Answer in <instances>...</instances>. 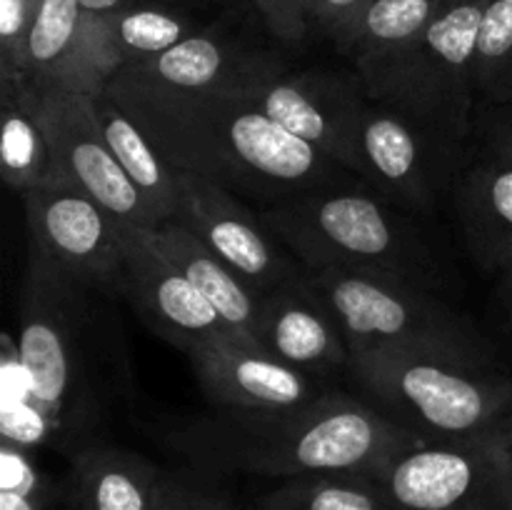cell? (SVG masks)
Segmentation results:
<instances>
[{
    "instance_id": "obj_28",
    "label": "cell",
    "mask_w": 512,
    "mask_h": 510,
    "mask_svg": "<svg viewBox=\"0 0 512 510\" xmlns=\"http://www.w3.org/2000/svg\"><path fill=\"white\" fill-rule=\"evenodd\" d=\"M58 488L38 470L28 448L5 438L0 445V510H53Z\"/></svg>"
},
{
    "instance_id": "obj_16",
    "label": "cell",
    "mask_w": 512,
    "mask_h": 510,
    "mask_svg": "<svg viewBox=\"0 0 512 510\" xmlns=\"http://www.w3.org/2000/svg\"><path fill=\"white\" fill-rule=\"evenodd\" d=\"M258 345L303 373H330L350 365V345L338 315L310 285L295 275L260 300Z\"/></svg>"
},
{
    "instance_id": "obj_24",
    "label": "cell",
    "mask_w": 512,
    "mask_h": 510,
    "mask_svg": "<svg viewBox=\"0 0 512 510\" xmlns=\"http://www.w3.org/2000/svg\"><path fill=\"white\" fill-rule=\"evenodd\" d=\"M95 113H98L100 130H103L110 150L118 158L130 183L135 185V190L143 195L155 223L163 225L173 220L175 210H178L173 165L165 160L150 135L105 90L95 95Z\"/></svg>"
},
{
    "instance_id": "obj_10",
    "label": "cell",
    "mask_w": 512,
    "mask_h": 510,
    "mask_svg": "<svg viewBox=\"0 0 512 510\" xmlns=\"http://www.w3.org/2000/svg\"><path fill=\"white\" fill-rule=\"evenodd\" d=\"M225 88L235 90L275 123L308 140L353 173L355 130L365 105L360 78L285 73L273 63L250 58L243 73L235 75Z\"/></svg>"
},
{
    "instance_id": "obj_5",
    "label": "cell",
    "mask_w": 512,
    "mask_h": 510,
    "mask_svg": "<svg viewBox=\"0 0 512 510\" xmlns=\"http://www.w3.org/2000/svg\"><path fill=\"white\" fill-rule=\"evenodd\" d=\"M275 238L305 268L378 270L433 288V253L405 210L383 195L323 190L260 210Z\"/></svg>"
},
{
    "instance_id": "obj_23",
    "label": "cell",
    "mask_w": 512,
    "mask_h": 510,
    "mask_svg": "<svg viewBox=\"0 0 512 510\" xmlns=\"http://www.w3.org/2000/svg\"><path fill=\"white\" fill-rule=\"evenodd\" d=\"M0 168L15 193L25 195L58 180L53 148L40 115L38 90L25 78H0Z\"/></svg>"
},
{
    "instance_id": "obj_27",
    "label": "cell",
    "mask_w": 512,
    "mask_h": 510,
    "mask_svg": "<svg viewBox=\"0 0 512 510\" xmlns=\"http://www.w3.org/2000/svg\"><path fill=\"white\" fill-rule=\"evenodd\" d=\"M478 103L512 95V0H490L475 45Z\"/></svg>"
},
{
    "instance_id": "obj_34",
    "label": "cell",
    "mask_w": 512,
    "mask_h": 510,
    "mask_svg": "<svg viewBox=\"0 0 512 510\" xmlns=\"http://www.w3.org/2000/svg\"><path fill=\"white\" fill-rule=\"evenodd\" d=\"M500 293H503V303L512 318V263L500 273Z\"/></svg>"
},
{
    "instance_id": "obj_18",
    "label": "cell",
    "mask_w": 512,
    "mask_h": 510,
    "mask_svg": "<svg viewBox=\"0 0 512 510\" xmlns=\"http://www.w3.org/2000/svg\"><path fill=\"white\" fill-rule=\"evenodd\" d=\"M165 473L150 460L115 448L88 443L70 455V510H160Z\"/></svg>"
},
{
    "instance_id": "obj_8",
    "label": "cell",
    "mask_w": 512,
    "mask_h": 510,
    "mask_svg": "<svg viewBox=\"0 0 512 510\" xmlns=\"http://www.w3.org/2000/svg\"><path fill=\"white\" fill-rule=\"evenodd\" d=\"M488 3L448 5L368 98L395 105L468 143L473 133L475 45Z\"/></svg>"
},
{
    "instance_id": "obj_3",
    "label": "cell",
    "mask_w": 512,
    "mask_h": 510,
    "mask_svg": "<svg viewBox=\"0 0 512 510\" xmlns=\"http://www.w3.org/2000/svg\"><path fill=\"white\" fill-rule=\"evenodd\" d=\"M85 285L30 245L18 310V363L45 443L78 453L98 420L85 340Z\"/></svg>"
},
{
    "instance_id": "obj_4",
    "label": "cell",
    "mask_w": 512,
    "mask_h": 510,
    "mask_svg": "<svg viewBox=\"0 0 512 510\" xmlns=\"http://www.w3.org/2000/svg\"><path fill=\"white\" fill-rule=\"evenodd\" d=\"M370 403L423 443H473L512 435V378L440 355L373 348L350 355Z\"/></svg>"
},
{
    "instance_id": "obj_6",
    "label": "cell",
    "mask_w": 512,
    "mask_h": 510,
    "mask_svg": "<svg viewBox=\"0 0 512 510\" xmlns=\"http://www.w3.org/2000/svg\"><path fill=\"white\" fill-rule=\"evenodd\" d=\"M310 285L338 315L350 355L373 348L418 350L468 368L495 370L493 348L433 288L393 273L305 268Z\"/></svg>"
},
{
    "instance_id": "obj_13",
    "label": "cell",
    "mask_w": 512,
    "mask_h": 510,
    "mask_svg": "<svg viewBox=\"0 0 512 510\" xmlns=\"http://www.w3.org/2000/svg\"><path fill=\"white\" fill-rule=\"evenodd\" d=\"M38 98L58 178L98 200L113 218L140 228H158L143 195L120 168L100 130L95 95L45 88L38 90Z\"/></svg>"
},
{
    "instance_id": "obj_15",
    "label": "cell",
    "mask_w": 512,
    "mask_h": 510,
    "mask_svg": "<svg viewBox=\"0 0 512 510\" xmlns=\"http://www.w3.org/2000/svg\"><path fill=\"white\" fill-rule=\"evenodd\" d=\"M188 358L200 388L220 408L285 410L323 395L313 388L308 373L233 335L203 340Z\"/></svg>"
},
{
    "instance_id": "obj_25",
    "label": "cell",
    "mask_w": 512,
    "mask_h": 510,
    "mask_svg": "<svg viewBox=\"0 0 512 510\" xmlns=\"http://www.w3.org/2000/svg\"><path fill=\"white\" fill-rule=\"evenodd\" d=\"M190 33L188 20L153 8H125L110 15H93L90 45L98 73L108 83L118 70L165 53Z\"/></svg>"
},
{
    "instance_id": "obj_35",
    "label": "cell",
    "mask_w": 512,
    "mask_h": 510,
    "mask_svg": "<svg viewBox=\"0 0 512 510\" xmlns=\"http://www.w3.org/2000/svg\"><path fill=\"white\" fill-rule=\"evenodd\" d=\"M468 3H490V0H443V8H448V5H468Z\"/></svg>"
},
{
    "instance_id": "obj_11",
    "label": "cell",
    "mask_w": 512,
    "mask_h": 510,
    "mask_svg": "<svg viewBox=\"0 0 512 510\" xmlns=\"http://www.w3.org/2000/svg\"><path fill=\"white\" fill-rule=\"evenodd\" d=\"M175 223L230 265L255 293L265 295L303 273L305 265L275 238L238 195L190 170H175Z\"/></svg>"
},
{
    "instance_id": "obj_20",
    "label": "cell",
    "mask_w": 512,
    "mask_h": 510,
    "mask_svg": "<svg viewBox=\"0 0 512 510\" xmlns=\"http://www.w3.org/2000/svg\"><path fill=\"white\" fill-rule=\"evenodd\" d=\"M148 233L160 253L208 298L230 335L260 348L258 320L263 295L255 293L225 260H220L213 250L205 248L190 230H185L175 220H168L158 228H148Z\"/></svg>"
},
{
    "instance_id": "obj_30",
    "label": "cell",
    "mask_w": 512,
    "mask_h": 510,
    "mask_svg": "<svg viewBox=\"0 0 512 510\" xmlns=\"http://www.w3.org/2000/svg\"><path fill=\"white\" fill-rule=\"evenodd\" d=\"M160 510H240L223 498L220 493L203 488L198 483L178 478V475L165 473L163 485V503Z\"/></svg>"
},
{
    "instance_id": "obj_31",
    "label": "cell",
    "mask_w": 512,
    "mask_h": 510,
    "mask_svg": "<svg viewBox=\"0 0 512 510\" xmlns=\"http://www.w3.org/2000/svg\"><path fill=\"white\" fill-rule=\"evenodd\" d=\"M255 5L278 38L300 40L310 30L313 0H255Z\"/></svg>"
},
{
    "instance_id": "obj_26",
    "label": "cell",
    "mask_w": 512,
    "mask_h": 510,
    "mask_svg": "<svg viewBox=\"0 0 512 510\" xmlns=\"http://www.w3.org/2000/svg\"><path fill=\"white\" fill-rule=\"evenodd\" d=\"M390 500L375 475H315L280 480L255 510H388Z\"/></svg>"
},
{
    "instance_id": "obj_29",
    "label": "cell",
    "mask_w": 512,
    "mask_h": 510,
    "mask_svg": "<svg viewBox=\"0 0 512 510\" xmlns=\"http://www.w3.org/2000/svg\"><path fill=\"white\" fill-rule=\"evenodd\" d=\"M468 158L512 168V95L478 103L468 140Z\"/></svg>"
},
{
    "instance_id": "obj_12",
    "label": "cell",
    "mask_w": 512,
    "mask_h": 510,
    "mask_svg": "<svg viewBox=\"0 0 512 510\" xmlns=\"http://www.w3.org/2000/svg\"><path fill=\"white\" fill-rule=\"evenodd\" d=\"M30 245L88 290L123 295L120 220L65 180L23 195Z\"/></svg>"
},
{
    "instance_id": "obj_17",
    "label": "cell",
    "mask_w": 512,
    "mask_h": 510,
    "mask_svg": "<svg viewBox=\"0 0 512 510\" xmlns=\"http://www.w3.org/2000/svg\"><path fill=\"white\" fill-rule=\"evenodd\" d=\"M93 15L78 0H35L20 53V75L35 90L65 88L100 95L105 90L90 45Z\"/></svg>"
},
{
    "instance_id": "obj_14",
    "label": "cell",
    "mask_w": 512,
    "mask_h": 510,
    "mask_svg": "<svg viewBox=\"0 0 512 510\" xmlns=\"http://www.w3.org/2000/svg\"><path fill=\"white\" fill-rule=\"evenodd\" d=\"M123 295L145 323L185 353L218 335H230L203 293L175 268L150 238L148 228L120 220Z\"/></svg>"
},
{
    "instance_id": "obj_7",
    "label": "cell",
    "mask_w": 512,
    "mask_h": 510,
    "mask_svg": "<svg viewBox=\"0 0 512 510\" xmlns=\"http://www.w3.org/2000/svg\"><path fill=\"white\" fill-rule=\"evenodd\" d=\"M468 143L395 105L365 95L355 130L353 173L405 213H430L453 195Z\"/></svg>"
},
{
    "instance_id": "obj_9",
    "label": "cell",
    "mask_w": 512,
    "mask_h": 510,
    "mask_svg": "<svg viewBox=\"0 0 512 510\" xmlns=\"http://www.w3.org/2000/svg\"><path fill=\"white\" fill-rule=\"evenodd\" d=\"M405 510H512V435L473 443H420L375 473Z\"/></svg>"
},
{
    "instance_id": "obj_19",
    "label": "cell",
    "mask_w": 512,
    "mask_h": 510,
    "mask_svg": "<svg viewBox=\"0 0 512 510\" xmlns=\"http://www.w3.org/2000/svg\"><path fill=\"white\" fill-rule=\"evenodd\" d=\"M455 220L470 258L500 275L512 263V168L468 160L453 190Z\"/></svg>"
},
{
    "instance_id": "obj_36",
    "label": "cell",
    "mask_w": 512,
    "mask_h": 510,
    "mask_svg": "<svg viewBox=\"0 0 512 510\" xmlns=\"http://www.w3.org/2000/svg\"><path fill=\"white\" fill-rule=\"evenodd\" d=\"M388 510H405V508H395V505H390V508Z\"/></svg>"
},
{
    "instance_id": "obj_1",
    "label": "cell",
    "mask_w": 512,
    "mask_h": 510,
    "mask_svg": "<svg viewBox=\"0 0 512 510\" xmlns=\"http://www.w3.org/2000/svg\"><path fill=\"white\" fill-rule=\"evenodd\" d=\"M175 170L205 175L270 205L358 185V175L298 138L230 88L155 95L105 85Z\"/></svg>"
},
{
    "instance_id": "obj_32",
    "label": "cell",
    "mask_w": 512,
    "mask_h": 510,
    "mask_svg": "<svg viewBox=\"0 0 512 510\" xmlns=\"http://www.w3.org/2000/svg\"><path fill=\"white\" fill-rule=\"evenodd\" d=\"M370 0H313L310 28L338 43Z\"/></svg>"
},
{
    "instance_id": "obj_33",
    "label": "cell",
    "mask_w": 512,
    "mask_h": 510,
    "mask_svg": "<svg viewBox=\"0 0 512 510\" xmlns=\"http://www.w3.org/2000/svg\"><path fill=\"white\" fill-rule=\"evenodd\" d=\"M80 8L90 15H110L125 10L128 0H78Z\"/></svg>"
},
{
    "instance_id": "obj_21",
    "label": "cell",
    "mask_w": 512,
    "mask_h": 510,
    "mask_svg": "<svg viewBox=\"0 0 512 510\" xmlns=\"http://www.w3.org/2000/svg\"><path fill=\"white\" fill-rule=\"evenodd\" d=\"M440 10L443 0H370L360 10L338 48L358 65L365 95L380 88Z\"/></svg>"
},
{
    "instance_id": "obj_22",
    "label": "cell",
    "mask_w": 512,
    "mask_h": 510,
    "mask_svg": "<svg viewBox=\"0 0 512 510\" xmlns=\"http://www.w3.org/2000/svg\"><path fill=\"white\" fill-rule=\"evenodd\" d=\"M250 58L235 55L213 35H188L165 53L118 70L108 85L155 95H195L228 85Z\"/></svg>"
},
{
    "instance_id": "obj_2",
    "label": "cell",
    "mask_w": 512,
    "mask_h": 510,
    "mask_svg": "<svg viewBox=\"0 0 512 510\" xmlns=\"http://www.w3.org/2000/svg\"><path fill=\"white\" fill-rule=\"evenodd\" d=\"M423 440L373 403L323 393L285 410L223 408L180 435L205 468L293 480L315 475H375Z\"/></svg>"
}]
</instances>
